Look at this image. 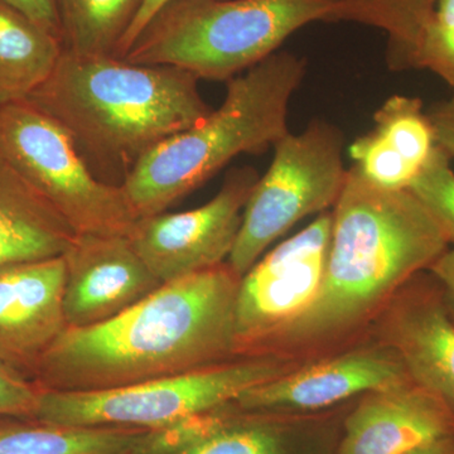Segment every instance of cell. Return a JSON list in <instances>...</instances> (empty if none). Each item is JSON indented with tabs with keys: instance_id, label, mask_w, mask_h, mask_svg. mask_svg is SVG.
Listing matches in <instances>:
<instances>
[{
	"instance_id": "cell-10",
	"label": "cell",
	"mask_w": 454,
	"mask_h": 454,
	"mask_svg": "<svg viewBox=\"0 0 454 454\" xmlns=\"http://www.w3.org/2000/svg\"><path fill=\"white\" fill-rule=\"evenodd\" d=\"M258 179L252 167H238L201 207L139 219L129 236L134 249L163 284L219 267L234 249Z\"/></svg>"
},
{
	"instance_id": "cell-1",
	"label": "cell",
	"mask_w": 454,
	"mask_h": 454,
	"mask_svg": "<svg viewBox=\"0 0 454 454\" xmlns=\"http://www.w3.org/2000/svg\"><path fill=\"white\" fill-rule=\"evenodd\" d=\"M240 278L223 262L163 284L103 324L66 328L33 381L44 390H106L217 365L238 352Z\"/></svg>"
},
{
	"instance_id": "cell-28",
	"label": "cell",
	"mask_w": 454,
	"mask_h": 454,
	"mask_svg": "<svg viewBox=\"0 0 454 454\" xmlns=\"http://www.w3.org/2000/svg\"><path fill=\"white\" fill-rule=\"evenodd\" d=\"M168 0H145L142 7H140L138 14H137L136 20H134L133 25L125 33L124 38L119 43L118 50H116L115 57L122 59L127 55L129 51L131 44L137 40V37L143 31V28L148 25L149 20L153 18L154 14L163 7L164 3Z\"/></svg>"
},
{
	"instance_id": "cell-29",
	"label": "cell",
	"mask_w": 454,
	"mask_h": 454,
	"mask_svg": "<svg viewBox=\"0 0 454 454\" xmlns=\"http://www.w3.org/2000/svg\"><path fill=\"white\" fill-rule=\"evenodd\" d=\"M429 269L439 282L443 284L454 303V249H447Z\"/></svg>"
},
{
	"instance_id": "cell-24",
	"label": "cell",
	"mask_w": 454,
	"mask_h": 454,
	"mask_svg": "<svg viewBox=\"0 0 454 454\" xmlns=\"http://www.w3.org/2000/svg\"><path fill=\"white\" fill-rule=\"evenodd\" d=\"M450 160L437 146L409 191L437 223L448 244H454V170Z\"/></svg>"
},
{
	"instance_id": "cell-18",
	"label": "cell",
	"mask_w": 454,
	"mask_h": 454,
	"mask_svg": "<svg viewBox=\"0 0 454 454\" xmlns=\"http://www.w3.org/2000/svg\"><path fill=\"white\" fill-rule=\"evenodd\" d=\"M389 339L411 380L454 411V324L442 304H406L391 318Z\"/></svg>"
},
{
	"instance_id": "cell-4",
	"label": "cell",
	"mask_w": 454,
	"mask_h": 454,
	"mask_svg": "<svg viewBox=\"0 0 454 454\" xmlns=\"http://www.w3.org/2000/svg\"><path fill=\"white\" fill-rule=\"evenodd\" d=\"M306 61L278 51L227 82L226 97L195 127L143 158L122 190L139 219L163 214L244 153H259L288 133V107Z\"/></svg>"
},
{
	"instance_id": "cell-26",
	"label": "cell",
	"mask_w": 454,
	"mask_h": 454,
	"mask_svg": "<svg viewBox=\"0 0 454 454\" xmlns=\"http://www.w3.org/2000/svg\"><path fill=\"white\" fill-rule=\"evenodd\" d=\"M434 128L437 145L453 160L454 158V94L446 100L437 101L427 110Z\"/></svg>"
},
{
	"instance_id": "cell-11",
	"label": "cell",
	"mask_w": 454,
	"mask_h": 454,
	"mask_svg": "<svg viewBox=\"0 0 454 454\" xmlns=\"http://www.w3.org/2000/svg\"><path fill=\"white\" fill-rule=\"evenodd\" d=\"M62 258L67 328L109 321L163 286L134 249L129 236L76 235Z\"/></svg>"
},
{
	"instance_id": "cell-16",
	"label": "cell",
	"mask_w": 454,
	"mask_h": 454,
	"mask_svg": "<svg viewBox=\"0 0 454 454\" xmlns=\"http://www.w3.org/2000/svg\"><path fill=\"white\" fill-rule=\"evenodd\" d=\"M230 405L160 429L146 454H333L294 427Z\"/></svg>"
},
{
	"instance_id": "cell-21",
	"label": "cell",
	"mask_w": 454,
	"mask_h": 454,
	"mask_svg": "<svg viewBox=\"0 0 454 454\" xmlns=\"http://www.w3.org/2000/svg\"><path fill=\"white\" fill-rule=\"evenodd\" d=\"M64 51L115 56L145 0H55Z\"/></svg>"
},
{
	"instance_id": "cell-23",
	"label": "cell",
	"mask_w": 454,
	"mask_h": 454,
	"mask_svg": "<svg viewBox=\"0 0 454 454\" xmlns=\"http://www.w3.org/2000/svg\"><path fill=\"white\" fill-rule=\"evenodd\" d=\"M411 68L427 70L454 94V0H437L415 49Z\"/></svg>"
},
{
	"instance_id": "cell-13",
	"label": "cell",
	"mask_w": 454,
	"mask_h": 454,
	"mask_svg": "<svg viewBox=\"0 0 454 454\" xmlns=\"http://www.w3.org/2000/svg\"><path fill=\"white\" fill-rule=\"evenodd\" d=\"M413 381L395 351L360 349L304 367L245 391L232 403L247 413L312 411Z\"/></svg>"
},
{
	"instance_id": "cell-12",
	"label": "cell",
	"mask_w": 454,
	"mask_h": 454,
	"mask_svg": "<svg viewBox=\"0 0 454 454\" xmlns=\"http://www.w3.org/2000/svg\"><path fill=\"white\" fill-rule=\"evenodd\" d=\"M62 256L0 265V361L33 380L67 328Z\"/></svg>"
},
{
	"instance_id": "cell-5",
	"label": "cell",
	"mask_w": 454,
	"mask_h": 454,
	"mask_svg": "<svg viewBox=\"0 0 454 454\" xmlns=\"http://www.w3.org/2000/svg\"><path fill=\"white\" fill-rule=\"evenodd\" d=\"M339 0H168L122 59L229 82L278 52L301 27L330 20Z\"/></svg>"
},
{
	"instance_id": "cell-15",
	"label": "cell",
	"mask_w": 454,
	"mask_h": 454,
	"mask_svg": "<svg viewBox=\"0 0 454 454\" xmlns=\"http://www.w3.org/2000/svg\"><path fill=\"white\" fill-rule=\"evenodd\" d=\"M434 128L423 101L393 95L373 115L369 133L348 146L352 168L373 186L409 190L437 149Z\"/></svg>"
},
{
	"instance_id": "cell-3",
	"label": "cell",
	"mask_w": 454,
	"mask_h": 454,
	"mask_svg": "<svg viewBox=\"0 0 454 454\" xmlns=\"http://www.w3.org/2000/svg\"><path fill=\"white\" fill-rule=\"evenodd\" d=\"M331 215L321 289L279 336L315 340L348 330L450 245L411 191L373 186L352 167Z\"/></svg>"
},
{
	"instance_id": "cell-9",
	"label": "cell",
	"mask_w": 454,
	"mask_h": 454,
	"mask_svg": "<svg viewBox=\"0 0 454 454\" xmlns=\"http://www.w3.org/2000/svg\"><path fill=\"white\" fill-rule=\"evenodd\" d=\"M331 227L333 215L324 212L240 278L235 307L238 352L279 336L315 301L324 282Z\"/></svg>"
},
{
	"instance_id": "cell-7",
	"label": "cell",
	"mask_w": 454,
	"mask_h": 454,
	"mask_svg": "<svg viewBox=\"0 0 454 454\" xmlns=\"http://www.w3.org/2000/svg\"><path fill=\"white\" fill-rule=\"evenodd\" d=\"M0 154L77 235L130 236L138 223L122 187L100 181L67 131L27 100L0 106Z\"/></svg>"
},
{
	"instance_id": "cell-2",
	"label": "cell",
	"mask_w": 454,
	"mask_h": 454,
	"mask_svg": "<svg viewBox=\"0 0 454 454\" xmlns=\"http://www.w3.org/2000/svg\"><path fill=\"white\" fill-rule=\"evenodd\" d=\"M27 101L67 131L100 181L121 187L155 146L212 112L182 68L67 51Z\"/></svg>"
},
{
	"instance_id": "cell-19",
	"label": "cell",
	"mask_w": 454,
	"mask_h": 454,
	"mask_svg": "<svg viewBox=\"0 0 454 454\" xmlns=\"http://www.w3.org/2000/svg\"><path fill=\"white\" fill-rule=\"evenodd\" d=\"M157 430L74 427L0 415V454H145Z\"/></svg>"
},
{
	"instance_id": "cell-27",
	"label": "cell",
	"mask_w": 454,
	"mask_h": 454,
	"mask_svg": "<svg viewBox=\"0 0 454 454\" xmlns=\"http://www.w3.org/2000/svg\"><path fill=\"white\" fill-rule=\"evenodd\" d=\"M22 12L33 22L46 29L61 41V27L55 0H0ZM62 43V42H61Z\"/></svg>"
},
{
	"instance_id": "cell-25",
	"label": "cell",
	"mask_w": 454,
	"mask_h": 454,
	"mask_svg": "<svg viewBox=\"0 0 454 454\" xmlns=\"http://www.w3.org/2000/svg\"><path fill=\"white\" fill-rule=\"evenodd\" d=\"M43 389L0 361V415L35 417Z\"/></svg>"
},
{
	"instance_id": "cell-8",
	"label": "cell",
	"mask_w": 454,
	"mask_h": 454,
	"mask_svg": "<svg viewBox=\"0 0 454 454\" xmlns=\"http://www.w3.org/2000/svg\"><path fill=\"white\" fill-rule=\"evenodd\" d=\"M343 145L342 131L325 121H312L300 134L288 131L278 140L267 173L245 205L226 262L235 274H247L295 223L336 205L348 178Z\"/></svg>"
},
{
	"instance_id": "cell-30",
	"label": "cell",
	"mask_w": 454,
	"mask_h": 454,
	"mask_svg": "<svg viewBox=\"0 0 454 454\" xmlns=\"http://www.w3.org/2000/svg\"><path fill=\"white\" fill-rule=\"evenodd\" d=\"M404 454H454V435L415 448Z\"/></svg>"
},
{
	"instance_id": "cell-17",
	"label": "cell",
	"mask_w": 454,
	"mask_h": 454,
	"mask_svg": "<svg viewBox=\"0 0 454 454\" xmlns=\"http://www.w3.org/2000/svg\"><path fill=\"white\" fill-rule=\"evenodd\" d=\"M76 232L0 154V265L64 255Z\"/></svg>"
},
{
	"instance_id": "cell-14",
	"label": "cell",
	"mask_w": 454,
	"mask_h": 454,
	"mask_svg": "<svg viewBox=\"0 0 454 454\" xmlns=\"http://www.w3.org/2000/svg\"><path fill=\"white\" fill-rule=\"evenodd\" d=\"M453 435V409L411 381L366 394L346 418L337 453L404 454Z\"/></svg>"
},
{
	"instance_id": "cell-20",
	"label": "cell",
	"mask_w": 454,
	"mask_h": 454,
	"mask_svg": "<svg viewBox=\"0 0 454 454\" xmlns=\"http://www.w3.org/2000/svg\"><path fill=\"white\" fill-rule=\"evenodd\" d=\"M62 52L56 35L0 2V106L27 100L49 79Z\"/></svg>"
},
{
	"instance_id": "cell-6",
	"label": "cell",
	"mask_w": 454,
	"mask_h": 454,
	"mask_svg": "<svg viewBox=\"0 0 454 454\" xmlns=\"http://www.w3.org/2000/svg\"><path fill=\"white\" fill-rule=\"evenodd\" d=\"M283 373L277 361L250 358L114 389H43L32 418L64 426L164 429L232 404L245 391Z\"/></svg>"
},
{
	"instance_id": "cell-22",
	"label": "cell",
	"mask_w": 454,
	"mask_h": 454,
	"mask_svg": "<svg viewBox=\"0 0 454 454\" xmlns=\"http://www.w3.org/2000/svg\"><path fill=\"white\" fill-rule=\"evenodd\" d=\"M437 0H339L328 22H354L387 35V64L411 70L415 49Z\"/></svg>"
}]
</instances>
